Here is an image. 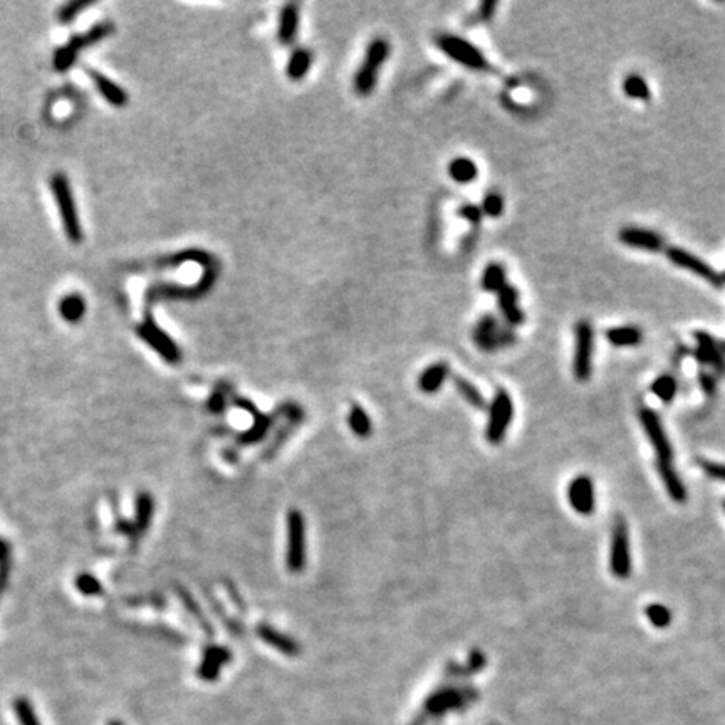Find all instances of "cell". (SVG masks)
Instances as JSON below:
<instances>
[{"instance_id":"cell-44","label":"cell","mask_w":725,"mask_h":725,"mask_svg":"<svg viewBox=\"0 0 725 725\" xmlns=\"http://www.w3.org/2000/svg\"><path fill=\"white\" fill-rule=\"evenodd\" d=\"M227 401H226V395H223L222 391H213V395L210 396L208 400V408L215 411V413H218V411H222L223 408H226Z\"/></svg>"},{"instance_id":"cell-35","label":"cell","mask_w":725,"mask_h":725,"mask_svg":"<svg viewBox=\"0 0 725 725\" xmlns=\"http://www.w3.org/2000/svg\"><path fill=\"white\" fill-rule=\"evenodd\" d=\"M95 6V0H71V2L64 4L63 7L59 9L58 12V21L60 24H69L76 18L79 14Z\"/></svg>"},{"instance_id":"cell-25","label":"cell","mask_w":725,"mask_h":725,"mask_svg":"<svg viewBox=\"0 0 725 725\" xmlns=\"http://www.w3.org/2000/svg\"><path fill=\"white\" fill-rule=\"evenodd\" d=\"M299 32V6L287 4L280 11L279 17V41L282 44H292Z\"/></svg>"},{"instance_id":"cell-1","label":"cell","mask_w":725,"mask_h":725,"mask_svg":"<svg viewBox=\"0 0 725 725\" xmlns=\"http://www.w3.org/2000/svg\"><path fill=\"white\" fill-rule=\"evenodd\" d=\"M49 184L55 199V203H58L60 222H63L65 237H68L73 244H81L84 240V232L81 221H79L76 202H74L71 181H69V179L63 171H58L51 176Z\"/></svg>"},{"instance_id":"cell-43","label":"cell","mask_w":725,"mask_h":725,"mask_svg":"<svg viewBox=\"0 0 725 725\" xmlns=\"http://www.w3.org/2000/svg\"><path fill=\"white\" fill-rule=\"evenodd\" d=\"M482 215H484L482 213V208L477 207V205H464V207H460V210H458V217L465 218V221L470 223L480 222Z\"/></svg>"},{"instance_id":"cell-23","label":"cell","mask_w":725,"mask_h":725,"mask_svg":"<svg viewBox=\"0 0 725 725\" xmlns=\"http://www.w3.org/2000/svg\"><path fill=\"white\" fill-rule=\"evenodd\" d=\"M257 635H259L262 642H265L269 647L277 650V652L287 655V657H294V655L299 653V645L292 638H289L287 635L279 633L272 626L259 625L257 626Z\"/></svg>"},{"instance_id":"cell-31","label":"cell","mask_w":725,"mask_h":725,"mask_svg":"<svg viewBox=\"0 0 725 725\" xmlns=\"http://www.w3.org/2000/svg\"><path fill=\"white\" fill-rule=\"evenodd\" d=\"M348 425L356 437L368 438L373 432V423H371V420H369V415L366 413V410L356 403L351 406L349 415H348Z\"/></svg>"},{"instance_id":"cell-7","label":"cell","mask_w":725,"mask_h":725,"mask_svg":"<svg viewBox=\"0 0 725 725\" xmlns=\"http://www.w3.org/2000/svg\"><path fill=\"white\" fill-rule=\"evenodd\" d=\"M512 415L514 403L511 395L500 388L495 393L492 403L489 406V422L487 430H485V437H487V440L492 445H500L502 443L509 425L512 423Z\"/></svg>"},{"instance_id":"cell-33","label":"cell","mask_w":725,"mask_h":725,"mask_svg":"<svg viewBox=\"0 0 725 725\" xmlns=\"http://www.w3.org/2000/svg\"><path fill=\"white\" fill-rule=\"evenodd\" d=\"M678 390L677 378L673 375H662L653 381L652 393L657 398H660L663 403H670L675 398Z\"/></svg>"},{"instance_id":"cell-48","label":"cell","mask_w":725,"mask_h":725,"mask_svg":"<svg viewBox=\"0 0 725 725\" xmlns=\"http://www.w3.org/2000/svg\"><path fill=\"white\" fill-rule=\"evenodd\" d=\"M107 725H125L123 722H118V720H113V722H110Z\"/></svg>"},{"instance_id":"cell-3","label":"cell","mask_w":725,"mask_h":725,"mask_svg":"<svg viewBox=\"0 0 725 725\" xmlns=\"http://www.w3.org/2000/svg\"><path fill=\"white\" fill-rule=\"evenodd\" d=\"M472 339L477 348L485 353L509 348L517 341V336L509 324L500 322L492 314L482 316L472 331Z\"/></svg>"},{"instance_id":"cell-16","label":"cell","mask_w":725,"mask_h":725,"mask_svg":"<svg viewBox=\"0 0 725 725\" xmlns=\"http://www.w3.org/2000/svg\"><path fill=\"white\" fill-rule=\"evenodd\" d=\"M620 242L626 247L647 252H660L665 247V238L660 233L648 231V228L625 227L618 233Z\"/></svg>"},{"instance_id":"cell-9","label":"cell","mask_w":725,"mask_h":725,"mask_svg":"<svg viewBox=\"0 0 725 725\" xmlns=\"http://www.w3.org/2000/svg\"><path fill=\"white\" fill-rule=\"evenodd\" d=\"M306 526L304 517L297 509L287 514V554L285 564L291 573H301L306 564Z\"/></svg>"},{"instance_id":"cell-6","label":"cell","mask_w":725,"mask_h":725,"mask_svg":"<svg viewBox=\"0 0 725 725\" xmlns=\"http://www.w3.org/2000/svg\"><path fill=\"white\" fill-rule=\"evenodd\" d=\"M437 48L442 51L447 58H450L455 63L465 65L472 71H485L489 68L487 59L480 53L479 48L465 41L464 37L453 34H442L437 37Z\"/></svg>"},{"instance_id":"cell-27","label":"cell","mask_w":725,"mask_h":725,"mask_svg":"<svg viewBox=\"0 0 725 725\" xmlns=\"http://www.w3.org/2000/svg\"><path fill=\"white\" fill-rule=\"evenodd\" d=\"M453 386L457 388V391L460 393L462 398H464L470 406H474L477 410L489 408L487 400H485V396L479 391V388H477L474 383L465 380L464 376L460 375L453 376Z\"/></svg>"},{"instance_id":"cell-21","label":"cell","mask_w":725,"mask_h":725,"mask_svg":"<svg viewBox=\"0 0 725 725\" xmlns=\"http://www.w3.org/2000/svg\"><path fill=\"white\" fill-rule=\"evenodd\" d=\"M657 470L658 475L662 477L663 485H665L668 495L673 502L684 504L687 500V489L682 482L680 475L677 474L675 467H673V462L667 460H657Z\"/></svg>"},{"instance_id":"cell-12","label":"cell","mask_w":725,"mask_h":725,"mask_svg":"<svg viewBox=\"0 0 725 725\" xmlns=\"http://www.w3.org/2000/svg\"><path fill=\"white\" fill-rule=\"evenodd\" d=\"M667 259L672 262V264L678 265V268L689 270V272L699 275L704 280H707L709 284H712L714 287H722L724 279L722 274H719L712 265H709L707 262L702 260L700 257L692 254V252L680 249V247H668L667 249Z\"/></svg>"},{"instance_id":"cell-8","label":"cell","mask_w":725,"mask_h":725,"mask_svg":"<svg viewBox=\"0 0 725 725\" xmlns=\"http://www.w3.org/2000/svg\"><path fill=\"white\" fill-rule=\"evenodd\" d=\"M610 568L611 573L618 579H626L633 571L630 553V534L626 521L621 516L615 519L611 532V549H610Z\"/></svg>"},{"instance_id":"cell-4","label":"cell","mask_w":725,"mask_h":725,"mask_svg":"<svg viewBox=\"0 0 725 725\" xmlns=\"http://www.w3.org/2000/svg\"><path fill=\"white\" fill-rule=\"evenodd\" d=\"M388 55H390L388 41L381 39V37L373 39L366 49V58H364L361 68L358 69L356 76H354V90L359 96H369L375 90L381 65L385 64Z\"/></svg>"},{"instance_id":"cell-38","label":"cell","mask_w":725,"mask_h":725,"mask_svg":"<svg viewBox=\"0 0 725 725\" xmlns=\"http://www.w3.org/2000/svg\"><path fill=\"white\" fill-rule=\"evenodd\" d=\"M504 212V199L500 194H489L485 195L484 202H482V213L489 215V217L497 218Z\"/></svg>"},{"instance_id":"cell-36","label":"cell","mask_w":725,"mask_h":725,"mask_svg":"<svg viewBox=\"0 0 725 725\" xmlns=\"http://www.w3.org/2000/svg\"><path fill=\"white\" fill-rule=\"evenodd\" d=\"M645 615H647L648 621L655 626V628H667V626L672 623L670 610H668L667 606L660 605V603H652V605L647 606Z\"/></svg>"},{"instance_id":"cell-29","label":"cell","mask_w":725,"mask_h":725,"mask_svg":"<svg viewBox=\"0 0 725 725\" xmlns=\"http://www.w3.org/2000/svg\"><path fill=\"white\" fill-rule=\"evenodd\" d=\"M312 65V53L307 49H296L287 63V76L292 81H301L307 76Z\"/></svg>"},{"instance_id":"cell-41","label":"cell","mask_w":725,"mask_h":725,"mask_svg":"<svg viewBox=\"0 0 725 725\" xmlns=\"http://www.w3.org/2000/svg\"><path fill=\"white\" fill-rule=\"evenodd\" d=\"M700 467L709 477H712V479H715V480L725 482V464H719V462H710V460H700Z\"/></svg>"},{"instance_id":"cell-42","label":"cell","mask_w":725,"mask_h":725,"mask_svg":"<svg viewBox=\"0 0 725 725\" xmlns=\"http://www.w3.org/2000/svg\"><path fill=\"white\" fill-rule=\"evenodd\" d=\"M699 383L702 386V390H704L705 395L709 396H714L715 393H717V378H715L712 373L709 371H702L699 373Z\"/></svg>"},{"instance_id":"cell-10","label":"cell","mask_w":725,"mask_h":725,"mask_svg":"<svg viewBox=\"0 0 725 725\" xmlns=\"http://www.w3.org/2000/svg\"><path fill=\"white\" fill-rule=\"evenodd\" d=\"M137 333L139 339H143L148 346H152L166 363L179 364L181 361V351L179 344L157 324L152 314H147L142 324H138Z\"/></svg>"},{"instance_id":"cell-13","label":"cell","mask_w":725,"mask_h":725,"mask_svg":"<svg viewBox=\"0 0 725 725\" xmlns=\"http://www.w3.org/2000/svg\"><path fill=\"white\" fill-rule=\"evenodd\" d=\"M474 692L472 690H460L448 687V689H440L432 694L425 702V714L428 715H442L448 710H455L464 707L472 699Z\"/></svg>"},{"instance_id":"cell-47","label":"cell","mask_w":725,"mask_h":725,"mask_svg":"<svg viewBox=\"0 0 725 725\" xmlns=\"http://www.w3.org/2000/svg\"><path fill=\"white\" fill-rule=\"evenodd\" d=\"M9 561H11V546L0 539V563H9Z\"/></svg>"},{"instance_id":"cell-20","label":"cell","mask_w":725,"mask_h":725,"mask_svg":"<svg viewBox=\"0 0 725 725\" xmlns=\"http://www.w3.org/2000/svg\"><path fill=\"white\" fill-rule=\"evenodd\" d=\"M236 405L240 406V408H245L247 411H250V413H254V425H252L245 433H242L240 437H238V442H242L244 445H250V443H255L259 442L260 438H264V435L268 433V430L274 422L272 416L259 413L249 400H236Z\"/></svg>"},{"instance_id":"cell-18","label":"cell","mask_w":725,"mask_h":725,"mask_svg":"<svg viewBox=\"0 0 725 725\" xmlns=\"http://www.w3.org/2000/svg\"><path fill=\"white\" fill-rule=\"evenodd\" d=\"M231 657L232 653L223 647L212 645V647L205 648L202 663L199 667V677L205 682L217 680L218 675H221L222 667L231 662Z\"/></svg>"},{"instance_id":"cell-14","label":"cell","mask_w":725,"mask_h":725,"mask_svg":"<svg viewBox=\"0 0 725 725\" xmlns=\"http://www.w3.org/2000/svg\"><path fill=\"white\" fill-rule=\"evenodd\" d=\"M568 499L571 507L581 516H591L596 507L595 484L588 475H578L571 480L568 489Z\"/></svg>"},{"instance_id":"cell-37","label":"cell","mask_w":725,"mask_h":725,"mask_svg":"<svg viewBox=\"0 0 725 725\" xmlns=\"http://www.w3.org/2000/svg\"><path fill=\"white\" fill-rule=\"evenodd\" d=\"M14 710H16V715L21 725H41L34 712V707H32V704L26 699V697H18V699H16V702H14Z\"/></svg>"},{"instance_id":"cell-30","label":"cell","mask_w":725,"mask_h":725,"mask_svg":"<svg viewBox=\"0 0 725 725\" xmlns=\"http://www.w3.org/2000/svg\"><path fill=\"white\" fill-rule=\"evenodd\" d=\"M59 312L68 322H78L86 312V301L81 294H69L59 302Z\"/></svg>"},{"instance_id":"cell-15","label":"cell","mask_w":725,"mask_h":725,"mask_svg":"<svg viewBox=\"0 0 725 725\" xmlns=\"http://www.w3.org/2000/svg\"><path fill=\"white\" fill-rule=\"evenodd\" d=\"M695 358L699 359L702 364H710L715 371L724 375L725 373V343L722 341L714 339L712 336L704 333V331H697L695 333Z\"/></svg>"},{"instance_id":"cell-49","label":"cell","mask_w":725,"mask_h":725,"mask_svg":"<svg viewBox=\"0 0 725 725\" xmlns=\"http://www.w3.org/2000/svg\"><path fill=\"white\" fill-rule=\"evenodd\" d=\"M722 505H724V511H725V500H724V504H722Z\"/></svg>"},{"instance_id":"cell-32","label":"cell","mask_w":725,"mask_h":725,"mask_svg":"<svg viewBox=\"0 0 725 725\" xmlns=\"http://www.w3.org/2000/svg\"><path fill=\"white\" fill-rule=\"evenodd\" d=\"M480 285L487 292H499L505 285V269L499 262H490L482 274Z\"/></svg>"},{"instance_id":"cell-17","label":"cell","mask_w":725,"mask_h":725,"mask_svg":"<svg viewBox=\"0 0 725 725\" xmlns=\"http://www.w3.org/2000/svg\"><path fill=\"white\" fill-rule=\"evenodd\" d=\"M153 512H155V500H153L152 494L139 492L137 497V517H134V521L129 524L118 522V531H121L123 534H128L131 537L142 536L143 532L149 527Z\"/></svg>"},{"instance_id":"cell-19","label":"cell","mask_w":725,"mask_h":725,"mask_svg":"<svg viewBox=\"0 0 725 725\" xmlns=\"http://www.w3.org/2000/svg\"><path fill=\"white\" fill-rule=\"evenodd\" d=\"M497 297H499L500 312H502L505 322H507V324L511 327L522 324L524 319H526V316H524L521 306H519V291L517 289L514 287V285L505 284L504 287L497 292Z\"/></svg>"},{"instance_id":"cell-22","label":"cell","mask_w":725,"mask_h":725,"mask_svg":"<svg viewBox=\"0 0 725 725\" xmlns=\"http://www.w3.org/2000/svg\"><path fill=\"white\" fill-rule=\"evenodd\" d=\"M88 73H90L92 83H95L97 91H100V95L105 97L110 105H113L115 107L126 106V102H128V92H126L123 88L111 81L110 78H106L105 74L92 71V69H90Z\"/></svg>"},{"instance_id":"cell-40","label":"cell","mask_w":725,"mask_h":725,"mask_svg":"<svg viewBox=\"0 0 725 725\" xmlns=\"http://www.w3.org/2000/svg\"><path fill=\"white\" fill-rule=\"evenodd\" d=\"M485 655H482L480 652H472L470 653V658H469V663H467L465 668H460V667H450L453 668V670H464L462 673H465V675H469V673H475L482 670V668L485 667Z\"/></svg>"},{"instance_id":"cell-26","label":"cell","mask_w":725,"mask_h":725,"mask_svg":"<svg viewBox=\"0 0 725 725\" xmlns=\"http://www.w3.org/2000/svg\"><path fill=\"white\" fill-rule=\"evenodd\" d=\"M448 173H450L452 180L457 181V184H470V181H474L477 179V175H479V168H477V165L470 160V158L458 157L453 158L450 162V165H448Z\"/></svg>"},{"instance_id":"cell-45","label":"cell","mask_w":725,"mask_h":725,"mask_svg":"<svg viewBox=\"0 0 725 725\" xmlns=\"http://www.w3.org/2000/svg\"><path fill=\"white\" fill-rule=\"evenodd\" d=\"M495 9H497V2H494V0H487V2L482 4V6H480V18H482V21H489V18L494 16Z\"/></svg>"},{"instance_id":"cell-46","label":"cell","mask_w":725,"mask_h":725,"mask_svg":"<svg viewBox=\"0 0 725 725\" xmlns=\"http://www.w3.org/2000/svg\"><path fill=\"white\" fill-rule=\"evenodd\" d=\"M9 573H11V561L9 563H0V596H2L4 589L7 586Z\"/></svg>"},{"instance_id":"cell-28","label":"cell","mask_w":725,"mask_h":725,"mask_svg":"<svg viewBox=\"0 0 725 725\" xmlns=\"http://www.w3.org/2000/svg\"><path fill=\"white\" fill-rule=\"evenodd\" d=\"M606 338L613 346H636L642 343L643 333L636 326H618L608 329Z\"/></svg>"},{"instance_id":"cell-11","label":"cell","mask_w":725,"mask_h":725,"mask_svg":"<svg viewBox=\"0 0 725 725\" xmlns=\"http://www.w3.org/2000/svg\"><path fill=\"white\" fill-rule=\"evenodd\" d=\"M638 418L650 443H652L655 452H657V460L673 462V447L670 440H668L665 428H663V423L657 411L648 408V406H642L638 411Z\"/></svg>"},{"instance_id":"cell-34","label":"cell","mask_w":725,"mask_h":725,"mask_svg":"<svg viewBox=\"0 0 725 725\" xmlns=\"http://www.w3.org/2000/svg\"><path fill=\"white\" fill-rule=\"evenodd\" d=\"M623 91L628 97H633V100H642L648 101L650 100V88L647 81L638 74H628L623 81Z\"/></svg>"},{"instance_id":"cell-24","label":"cell","mask_w":725,"mask_h":725,"mask_svg":"<svg viewBox=\"0 0 725 725\" xmlns=\"http://www.w3.org/2000/svg\"><path fill=\"white\" fill-rule=\"evenodd\" d=\"M448 375H450V368H448V364L445 361H438L432 364V366L425 369L418 378L420 390L427 393V395H433V393L440 390Z\"/></svg>"},{"instance_id":"cell-2","label":"cell","mask_w":725,"mask_h":725,"mask_svg":"<svg viewBox=\"0 0 725 725\" xmlns=\"http://www.w3.org/2000/svg\"><path fill=\"white\" fill-rule=\"evenodd\" d=\"M116 31L115 24L111 21L100 22V24H95L90 31L83 32V34L73 36L71 39L68 41V44H64L63 48L55 51L53 58V65L58 73H65L73 68V64L76 63V58L79 51L91 48V46L97 44L106 37L113 36Z\"/></svg>"},{"instance_id":"cell-39","label":"cell","mask_w":725,"mask_h":725,"mask_svg":"<svg viewBox=\"0 0 725 725\" xmlns=\"http://www.w3.org/2000/svg\"><path fill=\"white\" fill-rule=\"evenodd\" d=\"M76 586L79 591L86 596L102 595L101 583L97 581L96 578H92L91 574H79V576L76 578Z\"/></svg>"},{"instance_id":"cell-5","label":"cell","mask_w":725,"mask_h":725,"mask_svg":"<svg viewBox=\"0 0 725 725\" xmlns=\"http://www.w3.org/2000/svg\"><path fill=\"white\" fill-rule=\"evenodd\" d=\"M593 354H595V329L589 321H579L574 326V356L573 373L576 381H588L593 373Z\"/></svg>"}]
</instances>
